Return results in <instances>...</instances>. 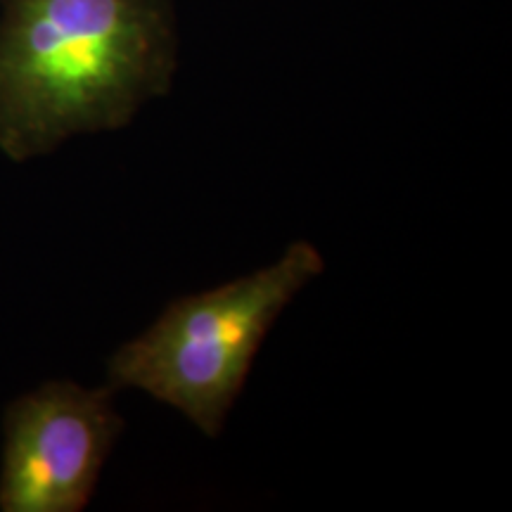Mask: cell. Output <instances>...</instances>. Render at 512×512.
Wrapping results in <instances>:
<instances>
[{"label":"cell","instance_id":"2","mask_svg":"<svg viewBox=\"0 0 512 512\" xmlns=\"http://www.w3.org/2000/svg\"><path fill=\"white\" fill-rule=\"evenodd\" d=\"M311 242H292L271 266L166 306L107 361V387L138 389L219 437L261 342L285 306L323 273Z\"/></svg>","mask_w":512,"mask_h":512},{"label":"cell","instance_id":"3","mask_svg":"<svg viewBox=\"0 0 512 512\" xmlns=\"http://www.w3.org/2000/svg\"><path fill=\"white\" fill-rule=\"evenodd\" d=\"M114 389L60 380L19 396L5 413L0 510L79 512L91 501L124 420Z\"/></svg>","mask_w":512,"mask_h":512},{"label":"cell","instance_id":"1","mask_svg":"<svg viewBox=\"0 0 512 512\" xmlns=\"http://www.w3.org/2000/svg\"><path fill=\"white\" fill-rule=\"evenodd\" d=\"M176 62L171 0H3L0 152L31 162L124 128L169 91Z\"/></svg>","mask_w":512,"mask_h":512}]
</instances>
